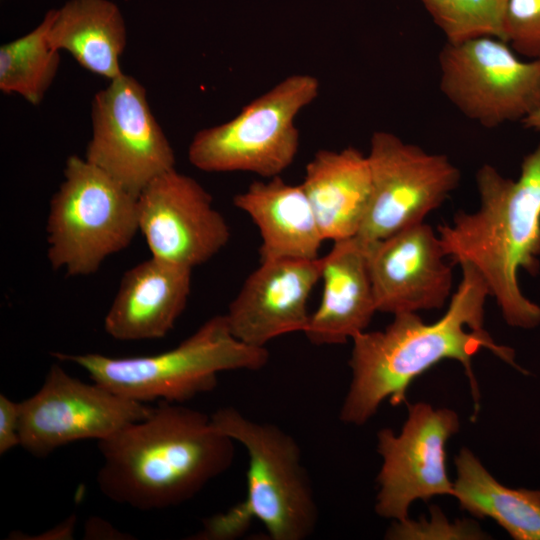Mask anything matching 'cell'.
<instances>
[{
    "label": "cell",
    "mask_w": 540,
    "mask_h": 540,
    "mask_svg": "<svg viewBox=\"0 0 540 540\" xmlns=\"http://www.w3.org/2000/svg\"><path fill=\"white\" fill-rule=\"evenodd\" d=\"M506 41L518 54L540 58V0H506Z\"/></svg>",
    "instance_id": "cb8c5ba5"
},
{
    "label": "cell",
    "mask_w": 540,
    "mask_h": 540,
    "mask_svg": "<svg viewBox=\"0 0 540 540\" xmlns=\"http://www.w3.org/2000/svg\"><path fill=\"white\" fill-rule=\"evenodd\" d=\"M51 10L29 33L0 46V90L38 105L53 83L60 51L48 39Z\"/></svg>",
    "instance_id": "7402d4cb"
},
{
    "label": "cell",
    "mask_w": 540,
    "mask_h": 540,
    "mask_svg": "<svg viewBox=\"0 0 540 540\" xmlns=\"http://www.w3.org/2000/svg\"><path fill=\"white\" fill-rule=\"evenodd\" d=\"M87 539H125V534L115 529L110 523L100 518H90L85 526Z\"/></svg>",
    "instance_id": "4316f807"
},
{
    "label": "cell",
    "mask_w": 540,
    "mask_h": 540,
    "mask_svg": "<svg viewBox=\"0 0 540 540\" xmlns=\"http://www.w3.org/2000/svg\"><path fill=\"white\" fill-rule=\"evenodd\" d=\"M453 497L462 509L491 518L517 540H540V490L500 484L467 448L455 457Z\"/></svg>",
    "instance_id": "44dd1931"
},
{
    "label": "cell",
    "mask_w": 540,
    "mask_h": 540,
    "mask_svg": "<svg viewBox=\"0 0 540 540\" xmlns=\"http://www.w3.org/2000/svg\"><path fill=\"white\" fill-rule=\"evenodd\" d=\"M439 66L442 93L485 128L522 121L540 109V58L523 61L504 40L446 41Z\"/></svg>",
    "instance_id": "ba28073f"
},
{
    "label": "cell",
    "mask_w": 540,
    "mask_h": 540,
    "mask_svg": "<svg viewBox=\"0 0 540 540\" xmlns=\"http://www.w3.org/2000/svg\"><path fill=\"white\" fill-rule=\"evenodd\" d=\"M234 442L201 411L159 401L146 418L98 441V488L138 510L181 505L230 468Z\"/></svg>",
    "instance_id": "7a4b0ae2"
},
{
    "label": "cell",
    "mask_w": 540,
    "mask_h": 540,
    "mask_svg": "<svg viewBox=\"0 0 540 540\" xmlns=\"http://www.w3.org/2000/svg\"><path fill=\"white\" fill-rule=\"evenodd\" d=\"M447 42L489 36L506 41V0H420Z\"/></svg>",
    "instance_id": "603a6c76"
},
{
    "label": "cell",
    "mask_w": 540,
    "mask_h": 540,
    "mask_svg": "<svg viewBox=\"0 0 540 540\" xmlns=\"http://www.w3.org/2000/svg\"><path fill=\"white\" fill-rule=\"evenodd\" d=\"M139 231L137 197L85 158H67L47 217V257L54 270L88 276Z\"/></svg>",
    "instance_id": "8992f818"
},
{
    "label": "cell",
    "mask_w": 540,
    "mask_h": 540,
    "mask_svg": "<svg viewBox=\"0 0 540 540\" xmlns=\"http://www.w3.org/2000/svg\"><path fill=\"white\" fill-rule=\"evenodd\" d=\"M77 522V517L71 515L69 518L59 523L57 526L49 529L35 537H29L28 539H41V540H63L72 539L74 535V529Z\"/></svg>",
    "instance_id": "83f0119b"
},
{
    "label": "cell",
    "mask_w": 540,
    "mask_h": 540,
    "mask_svg": "<svg viewBox=\"0 0 540 540\" xmlns=\"http://www.w3.org/2000/svg\"><path fill=\"white\" fill-rule=\"evenodd\" d=\"M458 430L459 419L453 410L416 403L408 406V417L399 435L390 429L378 432L377 451L382 466L377 476V514L403 522L414 500L453 495L445 445Z\"/></svg>",
    "instance_id": "7c38bea8"
},
{
    "label": "cell",
    "mask_w": 540,
    "mask_h": 540,
    "mask_svg": "<svg viewBox=\"0 0 540 540\" xmlns=\"http://www.w3.org/2000/svg\"><path fill=\"white\" fill-rule=\"evenodd\" d=\"M460 267L462 278L439 320L427 324L417 313H399L384 330L364 331L352 339V379L339 414L344 423H366L385 399L401 404L411 382L445 359L462 364L478 407L471 361L481 348L523 371L514 362V351L496 344L483 328L490 296L486 283L471 266Z\"/></svg>",
    "instance_id": "6da1fadb"
},
{
    "label": "cell",
    "mask_w": 540,
    "mask_h": 540,
    "mask_svg": "<svg viewBox=\"0 0 540 540\" xmlns=\"http://www.w3.org/2000/svg\"><path fill=\"white\" fill-rule=\"evenodd\" d=\"M371 195L357 234L364 244L424 222L457 188L460 171L443 154L428 153L388 131H375L367 154Z\"/></svg>",
    "instance_id": "9c48e42d"
},
{
    "label": "cell",
    "mask_w": 540,
    "mask_h": 540,
    "mask_svg": "<svg viewBox=\"0 0 540 540\" xmlns=\"http://www.w3.org/2000/svg\"><path fill=\"white\" fill-rule=\"evenodd\" d=\"M321 273L322 257L260 262L224 314L233 335L266 347L282 335L304 332L311 314L308 300Z\"/></svg>",
    "instance_id": "9a60e30c"
},
{
    "label": "cell",
    "mask_w": 540,
    "mask_h": 540,
    "mask_svg": "<svg viewBox=\"0 0 540 540\" xmlns=\"http://www.w3.org/2000/svg\"><path fill=\"white\" fill-rule=\"evenodd\" d=\"M333 243L322 257L320 303L303 332L314 345L352 340L378 312L365 244L356 236Z\"/></svg>",
    "instance_id": "e0dca14e"
},
{
    "label": "cell",
    "mask_w": 540,
    "mask_h": 540,
    "mask_svg": "<svg viewBox=\"0 0 540 540\" xmlns=\"http://www.w3.org/2000/svg\"><path fill=\"white\" fill-rule=\"evenodd\" d=\"M91 124L84 158L134 196L175 169L174 150L134 77L123 73L94 95Z\"/></svg>",
    "instance_id": "30bf717a"
},
{
    "label": "cell",
    "mask_w": 540,
    "mask_h": 540,
    "mask_svg": "<svg viewBox=\"0 0 540 540\" xmlns=\"http://www.w3.org/2000/svg\"><path fill=\"white\" fill-rule=\"evenodd\" d=\"M233 202L259 229L260 262L319 258L325 240L301 184H289L280 176L255 181Z\"/></svg>",
    "instance_id": "d6986e66"
},
{
    "label": "cell",
    "mask_w": 540,
    "mask_h": 540,
    "mask_svg": "<svg viewBox=\"0 0 540 540\" xmlns=\"http://www.w3.org/2000/svg\"><path fill=\"white\" fill-rule=\"evenodd\" d=\"M301 186L324 240L357 236L371 195L367 155L354 147L321 149L307 163Z\"/></svg>",
    "instance_id": "ac0fdd59"
},
{
    "label": "cell",
    "mask_w": 540,
    "mask_h": 540,
    "mask_svg": "<svg viewBox=\"0 0 540 540\" xmlns=\"http://www.w3.org/2000/svg\"><path fill=\"white\" fill-rule=\"evenodd\" d=\"M319 92L320 83L312 75L284 78L229 121L198 131L189 144L188 160L205 172L279 176L299 149L297 115Z\"/></svg>",
    "instance_id": "52a82bcc"
},
{
    "label": "cell",
    "mask_w": 540,
    "mask_h": 540,
    "mask_svg": "<svg viewBox=\"0 0 540 540\" xmlns=\"http://www.w3.org/2000/svg\"><path fill=\"white\" fill-rule=\"evenodd\" d=\"M138 225L151 256L193 269L218 254L231 232L209 192L194 178L172 169L137 197Z\"/></svg>",
    "instance_id": "4fadbf2b"
},
{
    "label": "cell",
    "mask_w": 540,
    "mask_h": 540,
    "mask_svg": "<svg viewBox=\"0 0 540 540\" xmlns=\"http://www.w3.org/2000/svg\"><path fill=\"white\" fill-rule=\"evenodd\" d=\"M152 410L95 382L85 383L54 363L41 388L19 402L20 446L34 457H47L75 441L106 439Z\"/></svg>",
    "instance_id": "8fae6325"
},
{
    "label": "cell",
    "mask_w": 540,
    "mask_h": 540,
    "mask_svg": "<svg viewBox=\"0 0 540 540\" xmlns=\"http://www.w3.org/2000/svg\"><path fill=\"white\" fill-rule=\"evenodd\" d=\"M19 402L0 394V454L3 455L20 446Z\"/></svg>",
    "instance_id": "484cf974"
},
{
    "label": "cell",
    "mask_w": 540,
    "mask_h": 540,
    "mask_svg": "<svg viewBox=\"0 0 540 540\" xmlns=\"http://www.w3.org/2000/svg\"><path fill=\"white\" fill-rule=\"evenodd\" d=\"M48 39L98 76L112 80L123 74L120 57L127 42L126 25L110 0H69L52 9Z\"/></svg>",
    "instance_id": "ffe728a7"
},
{
    "label": "cell",
    "mask_w": 540,
    "mask_h": 540,
    "mask_svg": "<svg viewBox=\"0 0 540 540\" xmlns=\"http://www.w3.org/2000/svg\"><path fill=\"white\" fill-rule=\"evenodd\" d=\"M521 122L527 129L540 131V109L529 114Z\"/></svg>",
    "instance_id": "f1b7e54d"
},
{
    "label": "cell",
    "mask_w": 540,
    "mask_h": 540,
    "mask_svg": "<svg viewBox=\"0 0 540 540\" xmlns=\"http://www.w3.org/2000/svg\"><path fill=\"white\" fill-rule=\"evenodd\" d=\"M387 539H481L484 534L469 522L449 523L439 509L432 508L431 521L415 522L409 518L395 521L386 534Z\"/></svg>",
    "instance_id": "d4e9b609"
},
{
    "label": "cell",
    "mask_w": 540,
    "mask_h": 540,
    "mask_svg": "<svg viewBox=\"0 0 540 540\" xmlns=\"http://www.w3.org/2000/svg\"><path fill=\"white\" fill-rule=\"evenodd\" d=\"M378 312L442 308L452 292L451 266L438 233L421 222L365 244Z\"/></svg>",
    "instance_id": "5bb4252c"
},
{
    "label": "cell",
    "mask_w": 540,
    "mask_h": 540,
    "mask_svg": "<svg viewBox=\"0 0 540 540\" xmlns=\"http://www.w3.org/2000/svg\"><path fill=\"white\" fill-rule=\"evenodd\" d=\"M192 269L155 257L128 269L105 316L104 329L120 341L165 337L183 313Z\"/></svg>",
    "instance_id": "2e32d148"
},
{
    "label": "cell",
    "mask_w": 540,
    "mask_h": 540,
    "mask_svg": "<svg viewBox=\"0 0 540 540\" xmlns=\"http://www.w3.org/2000/svg\"><path fill=\"white\" fill-rule=\"evenodd\" d=\"M212 424L248 453L244 501L206 518L197 540H229L260 521L273 540H304L318 522V507L296 440L277 425L252 420L234 407H222Z\"/></svg>",
    "instance_id": "277c9868"
},
{
    "label": "cell",
    "mask_w": 540,
    "mask_h": 540,
    "mask_svg": "<svg viewBox=\"0 0 540 540\" xmlns=\"http://www.w3.org/2000/svg\"><path fill=\"white\" fill-rule=\"evenodd\" d=\"M52 355L77 364L93 382L123 397L180 404L214 390L220 372L260 370L269 360L266 347L245 344L233 335L224 314L211 317L175 348L156 355Z\"/></svg>",
    "instance_id": "5b68a950"
},
{
    "label": "cell",
    "mask_w": 540,
    "mask_h": 540,
    "mask_svg": "<svg viewBox=\"0 0 540 540\" xmlns=\"http://www.w3.org/2000/svg\"><path fill=\"white\" fill-rule=\"evenodd\" d=\"M476 185L479 208L437 228L445 254L482 277L507 324L534 328L540 306L523 295L518 273L536 275L540 267V145L524 157L517 180L484 164Z\"/></svg>",
    "instance_id": "3957f363"
}]
</instances>
